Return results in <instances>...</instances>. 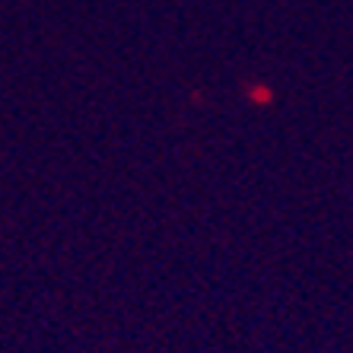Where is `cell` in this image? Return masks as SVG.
I'll return each instance as SVG.
<instances>
[]
</instances>
